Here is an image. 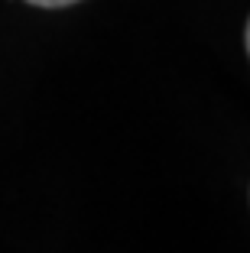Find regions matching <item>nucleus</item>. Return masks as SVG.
I'll use <instances>...</instances> for the list:
<instances>
[{
  "instance_id": "1",
  "label": "nucleus",
  "mask_w": 250,
  "mask_h": 253,
  "mask_svg": "<svg viewBox=\"0 0 250 253\" xmlns=\"http://www.w3.org/2000/svg\"><path fill=\"white\" fill-rule=\"evenodd\" d=\"M26 3H33V7H49V10H59V7H72V3H78V0H26Z\"/></svg>"
}]
</instances>
